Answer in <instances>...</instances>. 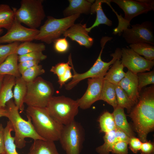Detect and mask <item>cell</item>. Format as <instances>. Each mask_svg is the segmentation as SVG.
<instances>
[{
  "label": "cell",
  "mask_w": 154,
  "mask_h": 154,
  "mask_svg": "<svg viewBox=\"0 0 154 154\" xmlns=\"http://www.w3.org/2000/svg\"><path fill=\"white\" fill-rule=\"evenodd\" d=\"M79 108L76 100L63 96H53L46 107L51 116L63 125L75 120Z\"/></svg>",
  "instance_id": "cell-5"
},
{
  "label": "cell",
  "mask_w": 154,
  "mask_h": 154,
  "mask_svg": "<svg viewBox=\"0 0 154 154\" xmlns=\"http://www.w3.org/2000/svg\"><path fill=\"white\" fill-rule=\"evenodd\" d=\"M121 51L122 64L134 74L150 71L154 66V61L145 59L131 48H123Z\"/></svg>",
  "instance_id": "cell-13"
},
{
  "label": "cell",
  "mask_w": 154,
  "mask_h": 154,
  "mask_svg": "<svg viewBox=\"0 0 154 154\" xmlns=\"http://www.w3.org/2000/svg\"><path fill=\"white\" fill-rule=\"evenodd\" d=\"M5 108L7 112L6 117L11 123L15 132L14 137L17 147L20 149L24 148L26 145V138H31L34 140H45L37 133L29 116H27V120L21 117L12 99L7 103Z\"/></svg>",
  "instance_id": "cell-3"
},
{
  "label": "cell",
  "mask_w": 154,
  "mask_h": 154,
  "mask_svg": "<svg viewBox=\"0 0 154 154\" xmlns=\"http://www.w3.org/2000/svg\"><path fill=\"white\" fill-rule=\"evenodd\" d=\"M19 42H15L5 45H0V64L10 54L15 53Z\"/></svg>",
  "instance_id": "cell-35"
},
{
  "label": "cell",
  "mask_w": 154,
  "mask_h": 154,
  "mask_svg": "<svg viewBox=\"0 0 154 154\" xmlns=\"http://www.w3.org/2000/svg\"><path fill=\"white\" fill-rule=\"evenodd\" d=\"M72 68L71 67L68 68L66 71L65 74L62 76L58 77V82L61 88L65 84V83L69 80L72 78L73 75L71 72V70Z\"/></svg>",
  "instance_id": "cell-44"
},
{
  "label": "cell",
  "mask_w": 154,
  "mask_h": 154,
  "mask_svg": "<svg viewBox=\"0 0 154 154\" xmlns=\"http://www.w3.org/2000/svg\"><path fill=\"white\" fill-rule=\"evenodd\" d=\"M40 61L38 60L28 61L19 63L18 68L21 75L26 70L37 65L38 64Z\"/></svg>",
  "instance_id": "cell-41"
},
{
  "label": "cell",
  "mask_w": 154,
  "mask_h": 154,
  "mask_svg": "<svg viewBox=\"0 0 154 154\" xmlns=\"http://www.w3.org/2000/svg\"><path fill=\"white\" fill-rule=\"evenodd\" d=\"M140 151L141 154H154L153 143L150 141L142 142Z\"/></svg>",
  "instance_id": "cell-42"
},
{
  "label": "cell",
  "mask_w": 154,
  "mask_h": 154,
  "mask_svg": "<svg viewBox=\"0 0 154 154\" xmlns=\"http://www.w3.org/2000/svg\"><path fill=\"white\" fill-rule=\"evenodd\" d=\"M86 24H74L63 34L65 38H69L80 45L90 48L92 45L94 39L90 37L86 30Z\"/></svg>",
  "instance_id": "cell-15"
},
{
  "label": "cell",
  "mask_w": 154,
  "mask_h": 154,
  "mask_svg": "<svg viewBox=\"0 0 154 154\" xmlns=\"http://www.w3.org/2000/svg\"><path fill=\"white\" fill-rule=\"evenodd\" d=\"M138 91L140 93L142 88L149 84H154V70L148 72H142L137 73Z\"/></svg>",
  "instance_id": "cell-34"
},
{
  "label": "cell",
  "mask_w": 154,
  "mask_h": 154,
  "mask_svg": "<svg viewBox=\"0 0 154 154\" xmlns=\"http://www.w3.org/2000/svg\"><path fill=\"white\" fill-rule=\"evenodd\" d=\"M154 28L150 21H146L140 24L132 26L131 28L124 29L123 31L122 37L129 44L146 43L154 44Z\"/></svg>",
  "instance_id": "cell-11"
},
{
  "label": "cell",
  "mask_w": 154,
  "mask_h": 154,
  "mask_svg": "<svg viewBox=\"0 0 154 154\" xmlns=\"http://www.w3.org/2000/svg\"><path fill=\"white\" fill-rule=\"evenodd\" d=\"M18 55L13 53L9 55L0 64V75H9L16 78L21 77L18 63Z\"/></svg>",
  "instance_id": "cell-21"
},
{
  "label": "cell",
  "mask_w": 154,
  "mask_h": 154,
  "mask_svg": "<svg viewBox=\"0 0 154 154\" xmlns=\"http://www.w3.org/2000/svg\"><path fill=\"white\" fill-rule=\"evenodd\" d=\"M142 143L139 138L135 137H130L128 144L129 148L134 153L137 154L140 151Z\"/></svg>",
  "instance_id": "cell-40"
},
{
  "label": "cell",
  "mask_w": 154,
  "mask_h": 154,
  "mask_svg": "<svg viewBox=\"0 0 154 154\" xmlns=\"http://www.w3.org/2000/svg\"><path fill=\"white\" fill-rule=\"evenodd\" d=\"M102 0H96L92 5L90 14L96 13V17L94 24L86 30L89 32L94 28L98 27L100 24H105L109 26L112 25V21L108 19L105 14L102 8Z\"/></svg>",
  "instance_id": "cell-23"
},
{
  "label": "cell",
  "mask_w": 154,
  "mask_h": 154,
  "mask_svg": "<svg viewBox=\"0 0 154 154\" xmlns=\"http://www.w3.org/2000/svg\"><path fill=\"white\" fill-rule=\"evenodd\" d=\"M42 0H22L21 6L15 9V17L21 23L32 29H37L45 17Z\"/></svg>",
  "instance_id": "cell-8"
},
{
  "label": "cell",
  "mask_w": 154,
  "mask_h": 154,
  "mask_svg": "<svg viewBox=\"0 0 154 154\" xmlns=\"http://www.w3.org/2000/svg\"><path fill=\"white\" fill-rule=\"evenodd\" d=\"M15 9L7 4H0V29L8 30L11 27L15 18Z\"/></svg>",
  "instance_id": "cell-25"
},
{
  "label": "cell",
  "mask_w": 154,
  "mask_h": 154,
  "mask_svg": "<svg viewBox=\"0 0 154 154\" xmlns=\"http://www.w3.org/2000/svg\"><path fill=\"white\" fill-rule=\"evenodd\" d=\"M5 75H0V90Z\"/></svg>",
  "instance_id": "cell-47"
},
{
  "label": "cell",
  "mask_w": 154,
  "mask_h": 154,
  "mask_svg": "<svg viewBox=\"0 0 154 154\" xmlns=\"http://www.w3.org/2000/svg\"><path fill=\"white\" fill-rule=\"evenodd\" d=\"M84 137L83 127L74 120L63 125L59 141L66 154H80Z\"/></svg>",
  "instance_id": "cell-9"
},
{
  "label": "cell",
  "mask_w": 154,
  "mask_h": 154,
  "mask_svg": "<svg viewBox=\"0 0 154 154\" xmlns=\"http://www.w3.org/2000/svg\"><path fill=\"white\" fill-rule=\"evenodd\" d=\"M104 80V77L88 79L86 90L80 98L76 100L79 108L83 110L88 109L100 100Z\"/></svg>",
  "instance_id": "cell-14"
},
{
  "label": "cell",
  "mask_w": 154,
  "mask_h": 154,
  "mask_svg": "<svg viewBox=\"0 0 154 154\" xmlns=\"http://www.w3.org/2000/svg\"><path fill=\"white\" fill-rule=\"evenodd\" d=\"M7 111L5 107H0V118L2 117H7Z\"/></svg>",
  "instance_id": "cell-46"
},
{
  "label": "cell",
  "mask_w": 154,
  "mask_h": 154,
  "mask_svg": "<svg viewBox=\"0 0 154 154\" xmlns=\"http://www.w3.org/2000/svg\"><path fill=\"white\" fill-rule=\"evenodd\" d=\"M27 84L24 103L28 106L46 107L53 96L54 90L52 84L40 76Z\"/></svg>",
  "instance_id": "cell-7"
},
{
  "label": "cell",
  "mask_w": 154,
  "mask_h": 154,
  "mask_svg": "<svg viewBox=\"0 0 154 154\" xmlns=\"http://www.w3.org/2000/svg\"><path fill=\"white\" fill-rule=\"evenodd\" d=\"M77 14L61 19L48 16L44 25L40 27L35 40L49 44L59 38L80 15Z\"/></svg>",
  "instance_id": "cell-6"
},
{
  "label": "cell",
  "mask_w": 154,
  "mask_h": 154,
  "mask_svg": "<svg viewBox=\"0 0 154 154\" xmlns=\"http://www.w3.org/2000/svg\"><path fill=\"white\" fill-rule=\"evenodd\" d=\"M27 154H60L54 141L42 139L34 140Z\"/></svg>",
  "instance_id": "cell-18"
},
{
  "label": "cell",
  "mask_w": 154,
  "mask_h": 154,
  "mask_svg": "<svg viewBox=\"0 0 154 154\" xmlns=\"http://www.w3.org/2000/svg\"><path fill=\"white\" fill-rule=\"evenodd\" d=\"M13 92L14 102L21 112L24 109V100L27 90V83L21 76L16 78L15 84Z\"/></svg>",
  "instance_id": "cell-19"
},
{
  "label": "cell",
  "mask_w": 154,
  "mask_h": 154,
  "mask_svg": "<svg viewBox=\"0 0 154 154\" xmlns=\"http://www.w3.org/2000/svg\"><path fill=\"white\" fill-rule=\"evenodd\" d=\"M117 85L124 90L135 104L137 103L140 93L138 91V78L137 74L128 70L125 77Z\"/></svg>",
  "instance_id": "cell-16"
},
{
  "label": "cell",
  "mask_w": 154,
  "mask_h": 154,
  "mask_svg": "<svg viewBox=\"0 0 154 154\" xmlns=\"http://www.w3.org/2000/svg\"><path fill=\"white\" fill-rule=\"evenodd\" d=\"M45 72L42 65L38 64L25 70L21 75V77L27 83H28L33 82Z\"/></svg>",
  "instance_id": "cell-33"
},
{
  "label": "cell",
  "mask_w": 154,
  "mask_h": 154,
  "mask_svg": "<svg viewBox=\"0 0 154 154\" xmlns=\"http://www.w3.org/2000/svg\"><path fill=\"white\" fill-rule=\"evenodd\" d=\"M26 111L39 136L45 140H59L63 125L51 116L46 107L28 106Z\"/></svg>",
  "instance_id": "cell-2"
},
{
  "label": "cell",
  "mask_w": 154,
  "mask_h": 154,
  "mask_svg": "<svg viewBox=\"0 0 154 154\" xmlns=\"http://www.w3.org/2000/svg\"><path fill=\"white\" fill-rule=\"evenodd\" d=\"M129 116L139 139L142 142L147 141L148 134L154 129V84L141 90L138 102Z\"/></svg>",
  "instance_id": "cell-1"
},
{
  "label": "cell",
  "mask_w": 154,
  "mask_h": 154,
  "mask_svg": "<svg viewBox=\"0 0 154 154\" xmlns=\"http://www.w3.org/2000/svg\"><path fill=\"white\" fill-rule=\"evenodd\" d=\"M124 109L118 106L114 109L112 114L116 129L122 131L129 137H135L134 133L127 120Z\"/></svg>",
  "instance_id": "cell-22"
},
{
  "label": "cell",
  "mask_w": 154,
  "mask_h": 154,
  "mask_svg": "<svg viewBox=\"0 0 154 154\" xmlns=\"http://www.w3.org/2000/svg\"><path fill=\"white\" fill-rule=\"evenodd\" d=\"M53 42L54 49L58 53H64L68 50L69 44L66 38H58Z\"/></svg>",
  "instance_id": "cell-38"
},
{
  "label": "cell",
  "mask_w": 154,
  "mask_h": 154,
  "mask_svg": "<svg viewBox=\"0 0 154 154\" xmlns=\"http://www.w3.org/2000/svg\"><path fill=\"white\" fill-rule=\"evenodd\" d=\"M13 131V129L12 125L9 121L4 128V154H19L16 150L14 137L11 135V132Z\"/></svg>",
  "instance_id": "cell-27"
},
{
  "label": "cell",
  "mask_w": 154,
  "mask_h": 154,
  "mask_svg": "<svg viewBox=\"0 0 154 154\" xmlns=\"http://www.w3.org/2000/svg\"><path fill=\"white\" fill-rule=\"evenodd\" d=\"M16 78L5 75L0 90V107H5L6 104L13 98L12 88L15 84Z\"/></svg>",
  "instance_id": "cell-20"
},
{
  "label": "cell",
  "mask_w": 154,
  "mask_h": 154,
  "mask_svg": "<svg viewBox=\"0 0 154 154\" xmlns=\"http://www.w3.org/2000/svg\"><path fill=\"white\" fill-rule=\"evenodd\" d=\"M47 56L42 52H36L29 53L23 55L18 56V61L19 63L28 61L38 60L40 61L45 59Z\"/></svg>",
  "instance_id": "cell-36"
},
{
  "label": "cell",
  "mask_w": 154,
  "mask_h": 154,
  "mask_svg": "<svg viewBox=\"0 0 154 154\" xmlns=\"http://www.w3.org/2000/svg\"><path fill=\"white\" fill-rule=\"evenodd\" d=\"M100 130L105 133L116 129L115 123L112 114L106 112L99 119Z\"/></svg>",
  "instance_id": "cell-32"
},
{
  "label": "cell",
  "mask_w": 154,
  "mask_h": 154,
  "mask_svg": "<svg viewBox=\"0 0 154 154\" xmlns=\"http://www.w3.org/2000/svg\"><path fill=\"white\" fill-rule=\"evenodd\" d=\"M115 130L105 133L103 137L104 143L96 149V151L99 154H109L111 152L115 143Z\"/></svg>",
  "instance_id": "cell-31"
},
{
  "label": "cell",
  "mask_w": 154,
  "mask_h": 154,
  "mask_svg": "<svg viewBox=\"0 0 154 154\" xmlns=\"http://www.w3.org/2000/svg\"><path fill=\"white\" fill-rule=\"evenodd\" d=\"M128 143L119 141L115 143L111 152L113 154H128Z\"/></svg>",
  "instance_id": "cell-39"
},
{
  "label": "cell",
  "mask_w": 154,
  "mask_h": 154,
  "mask_svg": "<svg viewBox=\"0 0 154 154\" xmlns=\"http://www.w3.org/2000/svg\"><path fill=\"white\" fill-rule=\"evenodd\" d=\"M4 128L2 124L0 123V154H4Z\"/></svg>",
  "instance_id": "cell-45"
},
{
  "label": "cell",
  "mask_w": 154,
  "mask_h": 154,
  "mask_svg": "<svg viewBox=\"0 0 154 154\" xmlns=\"http://www.w3.org/2000/svg\"><path fill=\"white\" fill-rule=\"evenodd\" d=\"M117 4L124 13V17L119 15L112 7L110 3L108 4L116 15L118 21L117 26L113 30V34L120 35L124 29L128 28L131 20L142 14L146 13L154 9V0H110Z\"/></svg>",
  "instance_id": "cell-4"
},
{
  "label": "cell",
  "mask_w": 154,
  "mask_h": 154,
  "mask_svg": "<svg viewBox=\"0 0 154 154\" xmlns=\"http://www.w3.org/2000/svg\"><path fill=\"white\" fill-rule=\"evenodd\" d=\"M3 29H0V35H1L3 32Z\"/></svg>",
  "instance_id": "cell-48"
},
{
  "label": "cell",
  "mask_w": 154,
  "mask_h": 154,
  "mask_svg": "<svg viewBox=\"0 0 154 154\" xmlns=\"http://www.w3.org/2000/svg\"><path fill=\"white\" fill-rule=\"evenodd\" d=\"M130 138L124 132L118 129H116L115 133V141H121L126 142L128 144Z\"/></svg>",
  "instance_id": "cell-43"
},
{
  "label": "cell",
  "mask_w": 154,
  "mask_h": 154,
  "mask_svg": "<svg viewBox=\"0 0 154 154\" xmlns=\"http://www.w3.org/2000/svg\"><path fill=\"white\" fill-rule=\"evenodd\" d=\"M130 48L140 55H142L148 60L154 61V46L153 45L146 43H139L131 44Z\"/></svg>",
  "instance_id": "cell-28"
},
{
  "label": "cell",
  "mask_w": 154,
  "mask_h": 154,
  "mask_svg": "<svg viewBox=\"0 0 154 154\" xmlns=\"http://www.w3.org/2000/svg\"><path fill=\"white\" fill-rule=\"evenodd\" d=\"M68 6L63 11L65 17H69L77 14L90 13L92 4L94 0H69Z\"/></svg>",
  "instance_id": "cell-17"
},
{
  "label": "cell",
  "mask_w": 154,
  "mask_h": 154,
  "mask_svg": "<svg viewBox=\"0 0 154 154\" xmlns=\"http://www.w3.org/2000/svg\"></svg>",
  "instance_id": "cell-49"
},
{
  "label": "cell",
  "mask_w": 154,
  "mask_h": 154,
  "mask_svg": "<svg viewBox=\"0 0 154 154\" xmlns=\"http://www.w3.org/2000/svg\"><path fill=\"white\" fill-rule=\"evenodd\" d=\"M45 46L43 43H37L26 42L19 45L15 53L18 56H21L33 52H42L45 49Z\"/></svg>",
  "instance_id": "cell-29"
},
{
  "label": "cell",
  "mask_w": 154,
  "mask_h": 154,
  "mask_svg": "<svg viewBox=\"0 0 154 154\" xmlns=\"http://www.w3.org/2000/svg\"><path fill=\"white\" fill-rule=\"evenodd\" d=\"M124 68L120 59H117L106 73L104 80L114 85L117 84L125 75Z\"/></svg>",
  "instance_id": "cell-24"
},
{
  "label": "cell",
  "mask_w": 154,
  "mask_h": 154,
  "mask_svg": "<svg viewBox=\"0 0 154 154\" xmlns=\"http://www.w3.org/2000/svg\"><path fill=\"white\" fill-rule=\"evenodd\" d=\"M71 67L68 61L66 63L60 62L52 66L50 71L59 77L64 75L67 70Z\"/></svg>",
  "instance_id": "cell-37"
},
{
  "label": "cell",
  "mask_w": 154,
  "mask_h": 154,
  "mask_svg": "<svg viewBox=\"0 0 154 154\" xmlns=\"http://www.w3.org/2000/svg\"><path fill=\"white\" fill-rule=\"evenodd\" d=\"M39 32L37 29H32L23 26L16 19L13 23L3 36L0 37V44L11 43L15 42H31L35 40Z\"/></svg>",
  "instance_id": "cell-12"
},
{
  "label": "cell",
  "mask_w": 154,
  "mask_h": 154,
  "mask_svg": "<svg viewBox=\"0 0 154 154\" xmlns=\"http://www.w3.org/2000/svg\"><path fill=\"white\" fill-rule=\"evenodd\" d=\"M102 54V52H100L97 59L89 70L81 74L77 73L74 69L70 54L68 61L73 70V75L71 81L65 84V89L68 90H71L80 81L86 79L104 77L110 66L114 63V61L112 60L108 62L103 61L101 59Z\"/></svg>",
  "instance_id": "cell-10"
},
{
  "label": "cell",
  "mask_w": 154,
  "mask_h": 154,
  "mask_svg": "<svg viewBox=\"0 0 154 154\" xmlns=\"http://www.w3.org/2000/svg\"><path fill=\"white\" fill-rule=\"evenodd\" d=\"M117 106L125 108L129 113L135 104L129 98L124 90L117 84L115 85Z\"/></svg>",
  "instance_id": "cell-30"
},
{
  "label": "cell",
  "mask_w": 154,
  "mask_h": 154,
  "mask_svg": "<svg viewBox=\"0 0 154 154\" xmlns=\"http://www.w3.org/2000/svg\"><path fill=\"white\" fill-rule=\"evenodd\" d=\"M99 100H102L112 106L114 109L117 107L115 85L104 79Z\"/></svg>",
  "instance_id": "cell-26"
}]
</instances>
